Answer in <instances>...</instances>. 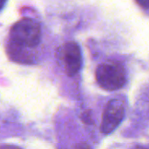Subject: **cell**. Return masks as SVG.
I'll use <instances>...</instances> for the list:
<instances>
[{"mask_svg": "<svg viewBox=\"0 0 149 149\" xmlns=\"http://www.w3.org/2000/svg\"><path fill=\"white\" fill-rule=\"evenodd\" d=\"M82 120L86 124H92L93 120H92V113L90 111H86L82 114Z\"/></svg>", "mask_w": 149, "mask_h": 149, "instance_id": "cell-5", "label": "cell"}, {"mask_svg": "<svg viewBox=\"0 0 149 149\" xmlns=\"http://www.w3.org/2000/svg\"><path fill=\"white\" fill-rule=\"evenodd\" d=\"M135 1L141 7L149 10V0H135Z\"/></svg>", "mask_w": 149, "mask_h": 149, "instance_id": "cell-6", "label": "cell"}, {"mask_svg": "<svg viewBox=\"0 0 149 149\" xmlns=\"http://www.w3.org/2000/svg\"><path fill=\"white\" fill-rule=\"evenodd\" d=\"M133 149H149V148L144 147V146H136V147H134Z\"/></svg>", "mask_w": 149, "mask_h": 149, "instance_id": "cell-8", "label": "cell"}, {"mask_svg": "<svg viewBox=\"0 0 149 149\" xmlns=\"http://www.w3.org/2000/svg\"><path fill=\"white\" fill-rule=\"evenodd\" d=\"M125 117V105L120 99L111 100L103 113L100 131L104 134L113 132L122 122Z\"/></svg>", "mask_w": 149, "mask_h": 149, "instance_id": "cell-3", "label": "cell"}, {"mask_svg": "<svg viewBox=\"0 0 149 149\" xmlns=\"http://www.w3.org/2000/svg\"><path fill=\"white\" fill-rule=\"evenodd\" d=\"M10 38L16 46L33 48L41 40L40 24L32 18L24 17L12 25Z\"/></svg>", "mask_w": 149, "mask_h": 149, "instance_id": "cell-1", "label": "cell"}, {"mask_svg": "<svg viewBox=\"0 0 149 149\" xmlns=\"http://www.w3.org/2000/svg\"><path fill=\"white\" fill-rule=\"evenodd\" d=\"M62 59L66 74L70 77L76 75L82 65V54L79 45L74 42L65 44L62 49Z\"/></svg>", "mask_w": 149, "mask_h": 149, "instance_id": "cell-4", "label": "cell"}, {"mask_svg": "<svg viewBox=\"0 0 149 149\" xmlns=\"http://www.w3.org/2000/svg\"><path fill=\"white\" fill-rule=\"evenodd\" d=\"M75 149H90V148H89V147H88L86 144H85V143H81V144L78 145Z\"/></svg>", "mask_w": 149, "mask_h": 149, "instance_id": "cell-7", "label": "cell"}, {"mask_svg": "<svg viewBox=\"0 0 149 149\" xmlns=\"http://www.w3.org/2000/svg\"><path fill=\"white\" fill-rule=\"evenodd\" d=\"M4 1H5V0H2V3H1V7H3V3H4Z\"/></svg>", "mask_w": 149, "mask_h": 149, "instance_id": "cell-9", "label": "cell"}, {"mask_svg": "<svg viewBox=\"0 0 149 149\" xmlns=\"http://www.w3.org/2000/svg\"><path fill=\"white\" fill-rule=\"evenodd\" d=\"M98 85L106 91H116L122 88L127 82V73L124 66L118 62L100 64L96 70Z\"/></svg>", "mask_w": 149, "mask_h": 149, "instance_id": "cell-2", "label": "cell"}]
</instances>
